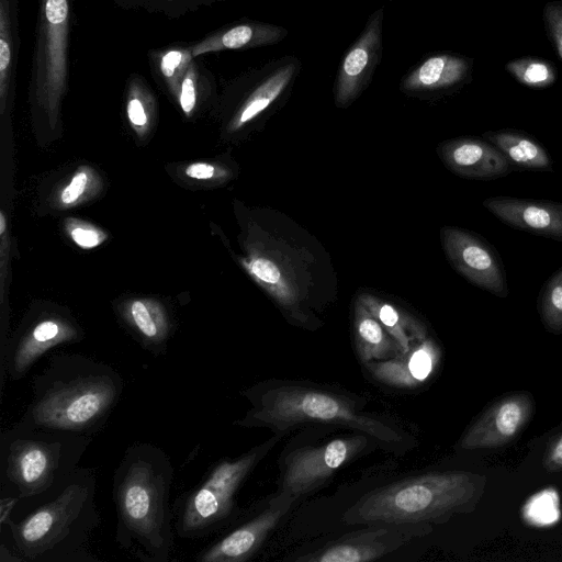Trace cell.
<instances>
[{"label":"cell","instance_id":"11","mask_svg":"<svg viewBox=\"0 0 562 562\" xmlns=\"http://www.w3.org/2000/svg\"><path fill=\"white\" fill-rule=\"evenodd\" d=\"M430 524L378 521L346 533L316 550L295 558L297 562H369L378 560L416 538L431 532Z\"/></svg>","mask_w":562,"mask_h":562},{"label":"cell","instance_id":"14","mask_svg":"<svg viewBox=\"0 0 562 562\" xmlns=\"http://www.w3.org/2000/svg\"><path fill=\"white\" fill-rule=\"evenodd\" d=\"M296 501L280 491L268 505L251 518L233 528L216 541L201 550L198 562H245L255 555L269 533L289 513Z\"/></svg>","mask_w":562,"mask_h":562},{"label":"cell","instance_id":"33","mask_svg":"<svg viewBox=\"0 0 562 562\" xmlns=\"http://www.w3.org/2000/svg\"><path fill=\"white\" fill-rule=\"evenodd\" d=\"M88 182V176L86 172L76 173L70 183L64 189L60 201L64 204H71L79 199V196L85 191V188Z\"/></svg>","mask_w":562,"mask_h":562},{"label":"cell","instance_id":"16","mask_svg":"<svg viewBox=\"0 0 562 562\" xmlns=\"http://www.w3.org/2000/svg\"><path fill=\"white\" fill-rule=\"evenodd\" d=\"M532 397L526 392L509 394L491 405L463 434L461 448H495L514 440L532 413Z\"/></svg>","mask_w":562,"mask_h":562},{"label":"cell","instance_id":"22","mask_svg":"<svg viewBox=\"0 0 562 562\" xmlns=\"http://www.w3.org/2000/svg\"><path fill=\"white\" fill-rule=\"evenodd\" d=\"M21 36L19 0H0V112L4 114L15 89Z\"/></svg>","mask_w":562,"mask_h":562},{"label":"cell","instance_id":"1","mask_svg":"<svg viewBox=\"0 0 562 562\" xmlns=\"http://www.w3.org/2000/svg\"><path fill=\"white\" fill-rule=\"evenodd\" d=\"M97 472L78 467L41 494L19 499L0 517L1 541L16 561L95 562L88 550L100 524Z\"/></svg>","mask_w":562,"mask_h":562},{"label":"cell","instance_id":"30","mask_svg":"<svg viewBox=\"0 0 562 562\" xmlns=\"http://www.w3.org/2000/svg\"><path fill=\"white\" fill-rule=\"evenodd\" d=\"M538 311L548 330L562 333V267L541 288Z\"/></svg>","mask_w":562,"mask_h":562},{"label":"cell","instance_id":"29","mask_svg":"<svg viewBox=\"0 0 562 562\" xmlns=\"http://www.w3.org/2000/svg\"><path fill=\"white\" fill-rule=\"evenodd\" d=\"M123 10H139L161 14L168 19H180L189 13L212 7L226 0H111Z\"/></svg>","mask_w":562,"mask_h":562},{"label":"cell","instance_id":"25","mask_svg":"<svg viewBox=\"0 0 562 562\" xmlns=\"http://www.w3.org/2000/svg\"><path fill=\"white\" fill-rule=\"evenodd\" d=\"M193 58L191 43H171L147 52L150 74L177 101L182 79Z\"/></svg>","mask_w":562,"mask_h":562},{"label":"cell","instance_id":"18","mask_svg":"<svg viewBox=\"0 0 562 562\" xmlns=\"http://www.w3.org/2000/svg\"><path fill=\"white\" fill-rule=\"evenodd\" d=\"M438 155L452 172L472 179H496L510 172L512 164L488 140L453 138L438 146Z\"/></svg>","mask_w":562,"mask_h":562},{"label":"cell","instance_id":"5","mask_svg":"<svg viewBox=\"0 0 562 562\" xmlns=\"http://www.w3.org/2000/svg\"><path fill=\"white\" fill-rule=\"evenodd\" d=\"M479 486L477 476L465 471L405 477L362 495L345 512L342 520L348 525L439 524L468 509Z\"/></svg>","mask_w":562,"mask_h":562},{"label":"cell","instance_id":"4","mask_svg":"<svg viewBox=\"0 0 562 562\" xmlns=\"http://www.w3.org/2000/svg\"><path fill=\"white\" fill-rule=\"evenodd\" d=\"M251 407L235 424L268 427L283 434L303 424H327L370 436L378 446L394 452L408 448L409 439L396 424L367 412L356 398L313 383L269 381L244 393Z\"/></svg>","mask_w":562,"mask_h":562},{"label":"cell","instance_id":"37","mask_svg":"<svg viewBox=\"0 0 562 562\" xmlns=\"http://www.w3.org/2000/svg\"><path fill=\"white\" fill-rule=\"evenodd\" d=\"M4 227H5V220H4V215L1 213L0 214V234H3Z\"/></svg>","mask_w":562,"mask_h":562},{"label":"cell","instance_id":"31","mask_svg":"<svg viewBox=\"0 0 562 562\" xmlns=\"http://www.w3.org/2000/svg\"><path fill=\"white\" fill-rule=\"evenodd\" d=\"M507 70L520 83L530 88H546L555 80V69L547 60L520 58L507 64Z\"/></svg>","mask_w":562,"mask_h":562},{"label":"cell","instance_id":"27","mask_svg":"<svg viewBox=\"0 0 562 562\" xmlns=\"http://www.w3.org/2000/svg\"><path fill=\"white\" fill-rule=\"evenodd\" d=\"M127 321L139 344L149 352H165L169 337V323L164 311L144 301H134L127 308Z\"/></svg>","mask_w":562,"mask_h":562},{"label":"cell","instance_id":"26","mask_svg":"<svg viewBox=\"0 0 562 562\" xmlns=\"http://www.w3.org/2000/svg\"><path fill=\"white\" fill-rule=\"evenodd\" d=\"M484 136L504 154L512 165L539 170H547L552 167L549 153L528 134L502 130L487 132Z\"/></svg>","mask_w":562,"mask_h":562},{"label":"cell","instance_id":"19","mask_svg":"<svg viewBox=\"0 0 562 562\" xmlns=\"http://www.w3.org/2000/svg\"><path fill=\"white\" fill-rule=\"evenodd\" d=\"M289 31L277 24L241 19L206 34L191 43L194 57L225 50L250 49L280 43Z\"/></svg>","mask_w":562,"mask_h":562},{"label":"cell","instance_id":"10","mask_svg":"<svg viewBox=\"0 0 562 562\" xmlns=\"http://www.w3.org/2000/svg\"><path fill=\"white\" fill-rule=\"evenodd\" d=\"M372 445L378 443L360 432L292 451L284 458L282 465L281 491L296 499L313 492Z\"/></svg>","mask_w":562,"mask_h":562},{"label":"cell","instance_id":"12","mask_svg":"<svg viewBox=\"0 0 562 562\" xmlns=\"http://www.w3.org/2000/svg\"><path fill=\"white\" fill-rule=\"evenodd\" d=\"M441 245L451 266L475 286L498 297L508 295L502 260L479 235L460 227L445 226Z\"/></svg>","mask_w":562,"mask_h":562},{"label":"cell","instance_id":"7","mask_svg":"<svg viewBox=\"0 0 562 562\" xmlns=\"http://www.w3.org/2000/svg\"><path fill=\"white\" fill-rule=\"evenodd\" d=\"M281 434L237 458L215 462L202 480L173 503L175 532L182 539H201L227 525L236 508V494Z\"/></svg>","mask_w":562,"mask_h":562},{"label":"cell","instance_id":"17","mask_svg":"<svg viewBox=\"0 0 562 562\" xmlns=\"http://www.w3.org/2000/svg\"><path fill=\"white\" fill-rule=\"evenodd\" d=\"M483 206L516 229L562 240V203L512 196H490Z\"/></svg>","mask_w":562,"mask_h":562},{"label":"cell","instance_id":"21","mask_svg":"<svg viewBox=\"0 0 562 562\" xmlns=\"http://www.w3.org/2000/svg\"><path fill=\"white\" fill-rule=\"evenodd\" d=\"M469 59L448 53L432 54L413 67L401 81V89L411 95H431L464 81Z\"/></svg>","mask_w":562,"mask_h":562},{"label":"cell","instance_id":"13","mask_svg":"<svg viewBox=\"0 0 562 562\" xmlns=\"http://www.w3.org/2000/svg\"><path fill=\"white\" fill-rule=\"evenodd\" d=\"M383 21L381 7L370 14L359 37L346 50L335 79L336 106H349L370 85L382 58Z\"/></svg>","mask_w":562,"mask_h":562},{"label":"cell","instance_id":"20","mask_svg":"<svg viewBox=\"0 0 562 562\" xmlns=\"http://www.w3.org/2000/svg\"><path fill=\"white\" fill-rule=\"evenodd\" d=\"M440 350L429 337L414 345L407 352L383 361L364 364L379 382L400 389L422 385L435 371Z\"/></svg>","mask_w":562,"mask_h":562},{"label":"cell","instance_id":"6","mask_svg":"<svg viewBox=\"0 0 562 562\" xmlns=\"http://www.w3.org/2000/svg\"><path fill=\"white\" fill-rule=\"evenodd\" d=\"M92 437L19 419L0 436V498L48 491L78 467Z\"/></svg>","mask_w":562,"mask_h":562},{"label":"cell","instance_id":"9","mask_svg":"<svg viewBox=\"0 0 562 562\" xmlns=\"http://www.w3.org/2000/svg\"><path fill=\"white\" fill-rule=\"evenodd\" d=\"M301 70V59L285 55L251 68L234 79L227 87L228 95L236 98L229 130H241L278 105L291 92Z\"/></svg>","mask_w":562,"mask_h":562},{"label":"cell","instance_id":"8","mask_svg":"<svg viewBox=\"0 0 562 562\" xmlns=\"http://www.w3.org/2000/svg\"><path fill=\"white\" fill-rule=\"evenodd\" d=\"M74 0H38L30 69L33 103L53 115L68 87Z\"/></svg>","mask_w":562,"mask_h":562},{"label":"cell","instance_id":"15","mask_svg":"<svg viewBox=\"0 0 562 562\" xmlns=\"http://www.w3.org/2000/svg\"><path fill=\"white\" fill-rule=\"evenodd\" d=\"M79 339L78 328L64 318L43 317L22 328L8 344L0 363V395L5 374L13 381L21 380L48 350Z\"/></svg>","mask_w":562,"mask_h":562},{"label":"cell","instance_id":"28","mask_svg":"<svg viewBox=\"0 0 562 562\" xmlns=\"http://www.w3.org/2000/svg\"><path fill=\"white\" fill-rule=\"evenodd\" d=\"M200 57L192 59L180 87L178 103L186 115L192 114L202 98L212 94L215 88L213 72Z\"/></svg>","mask_w":562,"mask_h":562},{"label":"cell","instance_id":"23","mask_svg":"<svg viewBox=\"0 0 562 562\" xmlns=\"http://www.w3.org/2000/svg\"><path fill=\"white\" fill-rule=\"evenodd\" d=\"M357 299L383 325L398 345L401 353L428 337L426 325L402 307L368 292L359 294Z\"/></svg>","mask_w":562,"mask_h":562},{"label":"cell","instance_id":"35","mask_svg":"<svg viewBox=\"0 0 562 562\" xmlns=\"http://www.w3.org/2000/svg\"><path fill=\"white\" fill-rule=\"evenodd\" d=\"M70 234L74 241L82 248L95 247L102 239L99 232L89 228L76 227Z\"/></svg>","mask_w":562,"mask_h":562},{"label":"cell","instance_id":"36","mask_svg":"<svg viewBox=\"0 0 562 562\" xmlns=\"http://www.w3.org/2000/svg\"><path fill=\"white\" fill-rule=\"evenodd\" d=\"M215 173L214 166L205 162H195L187 167L186 175L198 180L211 179Z\"/></svg>","mask_w":562,"mask_h":562},{"label":"cell","instance_id":"2","mask_svg":"<svg viewBox=\"0 0 562 562\" xmlns=\"http://www.w3.org/2000/svg\"><path fill=\"white\" fill-rule=\"evenodd\" d=\"M175 469L158 446H128L112 477L116 510L115 542L144 562H167L175 547L170 507Z\"/></svg>","mask_w":562,"mask_h":562},{"label":"cell","instance_id":"32","mask_svg":"<svg viewBox=\"0 0 562 562\" xmlns=\"http://www.w3.org/2000/svg\"><path fill=\"white\" fill-rule=\"evenodd\" d=\"M544 16L557 50L562 58V7L548 4Z\"/></svg>","mask_w":562,"mask_h":562},{"label":"cell","instance_id":"3","mask_svg":"<svg viewBox=\"0 0 562 562\" xmlns=\"http://www.w3.org/2000/svg\"><path fill=\"white\" fill-rule=\"evenodd\" d=\"M32 398L20 418L33 426L93 436L117 405L124 380L110 364L89 356H49L33 376Z\"/></svg>","mask_w":562,"mask_h":562},{"label":"cell","instance_id":"24","mask_svg":"<svg viewBox=\"0 0 562 562\" xmlns=\"http://www.w3.org/2000/svg\"><path fill=\"white\" fill-rule=\"evenodd\" d=\"M353 335L357 353L363 364L401 353L396 341L358 299L353 306Z\"/></svg>","mask_w":562,"mask_h":562},{"label":"cell","instance_id":"34","mask_svg":"<svg viewBox=\"0 0 562 562\" xmlns=\"http://www.w3.org/2000/svg\"><path fill=\"white\" fill-rule=\"evenodd\" d=\"M544 468L550 472L562 470V434L549 446L543 461Z\"/></svg>","mask_w":562,"mask_h":562}]
</instances>
